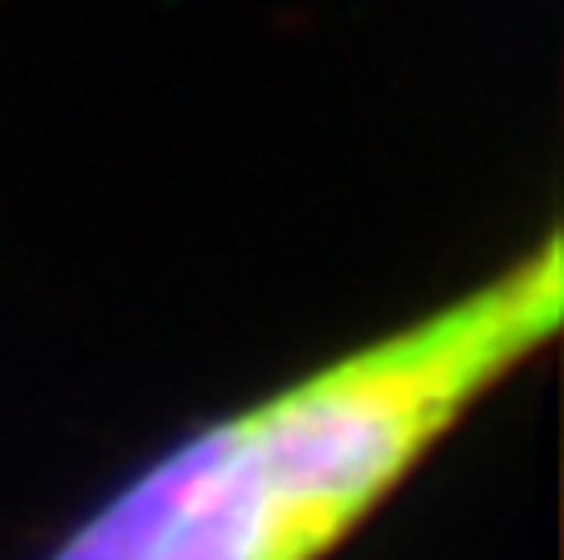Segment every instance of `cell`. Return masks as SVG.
Wrapping results in <instances>:
<instances>
[{"mask_svg": "<svg viewBox=\"0 0 564 560\" xmlns=\"http://www.w3.org/2000/svg\"><path fill=\"white\" fill-rule=\"evenodd\" d=\"M564 317L545 228L466 293L351 343L159 452L40 560H327Z\"/></svg>", "mask_w": 564, "mask_h": 560, "instance_id": "1", "label": "cell"}]
</instances>
